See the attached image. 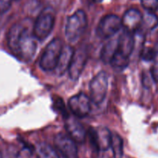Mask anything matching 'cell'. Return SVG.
<instances>
[{
  "label": "cell",
  "instance_id": "6da1fadb",
  "mask_svg": "<svg viewBox=\"0 0 158 158\" xmlns=\"http://www.w3.org/2000/svg\"><path fill=\"white\" fill-rule=\"evenodd\" d=\"M36 40L30 19L14 24L7 35V44L10 51L17 58L26 62L30 61L36 53Z\"/></svg>",
  "mask_w": 158,
  "mask_h": 158
},
{
  "label": "cell",
  "instance_id": "7a4b0ae2",
  "mask_svg": "<svg viewBox=\"0 0 158 158\" xmlns=\"http://www.w3.org/2000/svg\"><path fill=\"white\" fill-rule=\"evenodd\" d=\"M135 44L133 33L123 30L117 39V49L111 64L117 69L127 68Z\"/></svg>",
  "mask_w": 158,
  "mask_h": 158
},
{
  "label": "cell",
  "instance_id": "3957f363",
  "mask_svg": "<svg viewBox=\"0 0 158 158\" xmlns=\"http://www.w3.org/2000/svg\"><path fill=\"white\" fill-rule=\"evenodd\" d=\"M87 16L83 10H77L68 17L65 27V36L70 43L76 42L87 28Z\"/></svg>",
  "mask_w": 158,
  "mask_h": 158
},
{
  "label": "cell",
  "instance_id": "277c9868",
  "mask_svg": "<svg viewBox=\"0 0 158 158\" xmlns=\"http://www.w3.org/2000/svg\"><path fill=\"white\" fill-rule=\"evenodd\" d=\"M62 49L63 44L58 38L53 40L48 44L40 60V67L43 71H51L55 70Z\"/></svg>",
  "mask_w": 158,
  "mask_h": 158
},
{
  "label": "cell",
  "instance_id": "5b68a950",
  "mask_svg": "<svg viewBox=\"0 0 158 158\" xmlns=\"http://www.w3.org/2000/svg\"><path fill=\"white\" fill-rule=\"evenodd\" d=\"M54 20L55 17L51 9L47 8L40 13L33 24V33L36 39L44 40L49 36L54 27Z\"/></svg>",
  "mask_w": 158,
  "mask_h": 158
},
{
  "label": "cell",
  "instance_id": "8992f818",
  "mask_svg": "<svg viewBox=\"0 0 158 158\" xmlns=\"http://www.w3.org/2000/svg\"><path fill=\"white\" fill-rule=\"evenodd\" d=\"M109 86V77L105 71H101L90 82V98L95 105H100L106 96Z\"/></svg>",
  "mask_w": 158,
  "mask_h": 158
},
{
  "label": "cell",
  "instance_id": "52a82bcc",
  "mask_svg": "<svg viewBox=\"0 0 158 158\" xmlns=\"http://www.w3.org/2000/svg\"><path fill=\"white\" fill-rule=\"evenodd\" d=\"M122 27V19L116 15H106L98 23L96 29L97 36L101 39H109Z\"/></svg>",
  "mask_w": 158,
  "mask_h": 158
},
{
  "label": "cell",
  "instance_id": "ba28073f",
  "mask_svg": "<svg viewBox=\"0 0 158 158\" xmlns=\"http://www.w3.org/2000/svg\"><path fill=\"white\" fill-rule=\"evenodd\" d=\"M89 138L92 147L98 151H106L110 148L112 133L106 127L89 130Z\"/></svg>",
  "mask_w": 158,
  "mask_h": 158
},
{
  "label": "cell",
  "instance_id": "9c48e42d",
  "mask_svg": "<svg viewBox=\"0 0 158 158\" xmlns=\"http://www.w3.org/2000/svg\"><path fill=\"white\" fill-rule=\"evenodd\" d=\"M54 144L64 158H78L76 142L64 133H57L54 137Z\"/></svg>",
  "mask_w": 158,
  "mask_h": 158
},
{
  "label": "cell",
  "instance_id": "30bf717a",
  "mask_svg": "<svg viewBox=\"0 0 158 158\" xmlns=\"http://www.w3.org/2000/svg\"><path fill=\"white\" fill-rule=\"evenodd\" d=\"M91 98L84 93H79L70 98L68 106L74 116L84 118L91 111Z\"/></svg>",
  "mask_w": 158,
  "mask_h": 158
},
{
  "label": "cell",
  "instance_id": "8fae6325",
  "mask_svg": "<svg viewBox=\"0 0 158 158\" xmlns=\"http://www.w3.org/2000/svg\"><path fill=\"white\" fill-rule=\"evenodd\" d=\"M88 60V53L85 48H81L74 51L68 69L69 76L72 80H77L82 73Z\"/></svg>",
  "mask_w": 158,
  "mask_h": 158
},
{
  "label": "cell",
  "instance_id": "7c38bea8",
  "mask_svg": "<svg viewBox=\"0 0 158 158\" xmlns=\"http://www.w3.org/2000/svg\"><path fill=\"white\" fill-rule=\"evenodd\" d=\"M65 128L68 135L76 143H83L86 139V131L84 127L74 117L68 116L65 118Z\"/></svg>",
  "mask_w": 158,
  "mask_h": 158
},
{
  "label": "cell",
  "instance_id": "4fadbf2b",
  "mask_svg": "<svg viewBox=\"0 0 158 158\" xmlns=\"http://www.w3.org/2000/svg\"><path fill=\"white\" fill-rule=\"evenodd\" d=\"M143 16L136 9H130L124 13L122 18V25L124 30L133 33L139 30L142 23Z\"/></svg>",
  "mask_w": 158,
  "mask_h": 158
},
{
  "label": "cell",
  "instance_id": "5bb4252c",
  "mask_svg": "<svg viewBox=\"0 0 158 158\" xmlns=\"http://www.w3.org/2000/svg\"><path fill=\"white\" fill-rule=\"evenodd\" d=\"M74 53V49L71 46L63 47L58 63L55 68L56 72L58 75H63L66 71H68Z\"/></svg>",
  "mask_w": 158,
  "mask_h": 158
},
{
  "label": "cell",
  "instance_id": "9a60e30c",
  "mask_svg": "<svg viewBox=\"0 0 158 158\" xmlns=\"http://www.w3.org/2000/svg\"><path fill=\"white\" fill-rule=\"evenodd\" d=\"M117 49V40H112L103 46L101 51L102 60L105 64H111Z\"/></svg>",
  "mask_w": 158,
  "mask_h": 158
},
{
  "label": "cell",
  "instance_id": "2e32d148",
  "mask_svg": "<svg viewBox=\"0 0 158 158\" xmlns=\"http://www.w3.org/2000/svg\"><path fill=\"white\" fill-rule=\"evenodd\" d=\"M36 152L37 158H60L57 151L46 143L38 144Z\"/></svg>",
  "mask_w": 158,
  "mask_h": 158
},
{
  "label": "cell",
  "instance_id": "e0dca14e",
  "mask_svg": "<svg viewBox=\"0 0 158 158\" xmlns=\"http://www.w3.org/2000/svg\"><path fill=\"white\" fill-rule=\"evenodd\" d=\"M110 148L112 149L114 158H122L123 156V141L117 133L112 134Z\"/></svg>",
  "mask_w": 158,
  "mask_h": 158
},
{
  "label": "cell",
  "instance_id": "ac0fdd59",
  "mask_svg": "<svg viewBox=\"0 0 158 158\" xmlns=\"http://www.w3.org/2000/svg\"><path fill=\"white\" fill-rule=\"evenodd\" d=\"M158 25V18L153 13H146L143 16L142 23H141V27L143 26L146 28L148 30H153L154 29L156 26Z\"/></svg>",
  "mask_w": 158,
  "mask_h": 158
},
{
  "label": "cell",
  "instance_id": "d6986e66",
  "mask_svg": "<svg viewBox=\"0 0 158 158\" xmlns=\"http://www.w3.org/2000/svg\"><path fill=\"white\" fill-rule=\"evenodd\" d=\"M142 6L148 12H154L158 10V0H140Z\"/></svg>",
  "mask_w": 158,
  "mask_h": 158
},
{
  "label": "cell",
  "instance_id": "ffe728a7",
  "mask_svg": "<svg viewBox=\"0 0 158 158\" xmlns=\"http://www.w3.org/2000/svg\"><path fill=\"white\" fill-rule=\"evenodd\" d=\"M150 74L153 81L158 83V48L156 49V54L153 60V64L150 69Z\"/></svg>",
  "mask_w": 158,
  "mask_h": 158
},
{
  "label": "cell",
  "instance_id": "44dd1931",
  "mask_svg": "<svg viewBox=\"0 0 158 158\" xmlns=\"http://www.w3.org/2000/svg\"><path fill=\"white\" fill-rule=\"evenodd\" d=\"M156 54V49L151 48H145L142 51L141 57L145 61H153Z\"/></svg>",
  "mask_w": 158,
  "mask_h": 158
},
{
  "label": "cell",
  "instance_id": "7402d4cb",
  "mask_svg": "<svg viewBox=\"0 0 158 158\" xmlns=\"http://www.w3.org/2000/svg\"><path fill=\"white\" fill-rule=\"evenodd\" d=\"M13 0H0V14L6 13L10 9Z\"/></svg>",
  "mask_w": 158,
  "mask_h": 158
},
{
  "label": "cell",
  "instance_id": "603a6c76",
  "mask_svg": "<svg viewBox=\"0 0 158 158\" xmlns=\"http://www.w3.org/2000/svg\"><path fill=\"white\" fill-rule=\"evenodd\" d=\"M32 150L30 147H25L18 153L17 158H32Z\"/></svg>",
  "mask_w": 158,
  "mask_h": 158
},
{
  "label": "cell",
  "instance_id": "cb8c5ba5",
  "mask_svg": "<svg viewBox=\"0 0 158 158\" xmlns=\"http://www.w3.org/2000/svg\"><path fill=\"white\" fill-rule=\"evenodd\" d=\"M94 2H95V3H100V2H102L103 1V0H92Z\"/></svg>",
  "mask_w": 158,
  "mask_h": 158
},
{
  "label": "cell",
  "instance_id": "d4e9b609",
  "mask_svg": "<svg viewBox=\"0 0 158 158\" xmlns=\"http://www.w3.org/2000/svg\"><path fill=\"white\" fill-rule=\"evenodd\" d=\"M16 1H18V0H16Z\"/></svg>",
  "mask_w": 158,
  "mask_h": 158
}]
</instances>
